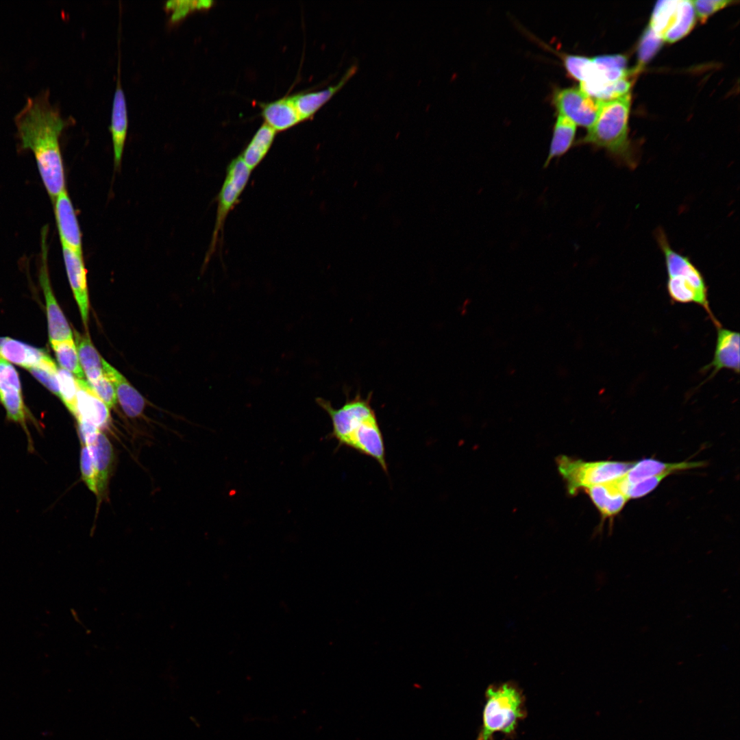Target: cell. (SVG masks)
<instances>
[{
	"mask_svg": "<svg viewBox=\"0 0 740 740\" xmlns=\"http://www.w3.org/2000/svg\"><path fill=\"white\" fill-rule=\"evenodd\" d=\"M695 15L691 1H660L654 9L650 27L663 40L674 42L691 31Z\"/></svg>",
	"mask_w": 740,
	"mask_h": 740,
	"instance_id": "cell-7",
	"label": "cell"
},
{
	"mask_svg": "<svg viewBox=\"0 0 740 740\" xmlns=\"http://www.w3.org/2000/svg\"><path fill=\"white\" fill-rule=\"evenodd\" d=\"M0 356L27 369L37 366L49 356L43 349L9 337H0Z\"/></svg>",
	"mask_w": 740,
	"mask_h": 740,
	"instance_id": "cell-21",
	"label": "cell"
},
{
	"mask_svg": "<svg viewBox=\"0 0 740 740\" xmlns=\"http://www.w3.org/2000/svg\"><path fill=\"white\" fill-rule=\"evenodd\" d=\"M703 462L665 463L653 458H645L634 463L633 465L622 476L628 483H634L641 480L660 475L669 476L680 471L701 467Z\"/></svg>",
	"mask_w": 740,
	"mask_h": 740,
	"instance_id": "cell-17",
	"label": "cell"
},
{
	"mask_svg": "<svg viewBox=\"0 0 740 740\" xmlns=\"http://www.w3.org/2000/svg\"><path fill=\"white\" fill-rule=\"evenodd\" d=\"M556 463L568 493L576 495L582 489L585 490L621 477L634 462L584 461L560 455L557 457Z\"/></svg>",
	"mask_w": 740,
	"mask_h": 740,
	"instance_id": "cell-5",
	"label": "cell"
},
{
	"mask_svg": "<svg viewBox=\"0 0 740 740\" xmlns=\"http://www.w3.org/2000/svg\"><path fill=\"white\" fill-rule=\"evenodd\" d=\"M717 338L713 360L703 367L702 371L712 369L708 379H712L722 369L739 373V333L722 325L716 327Z\"/></svg>",
	"mask_w": 740,
	"mask_h": 740,
	"instance_id": "cell-12",
	"label": "cell"
},
{
	"mask_svg": "<svg viewBox=\"0 0 740 740\" xmlns=\"http://www.w3.org/2000/svg\"><path fill=\"white\" fill-rule=\"evenodd\" d=\"M53 202L62 246L66 247L83 256L82 233L66 188L64 189Z\"/></svg>",
	"mask_w": 740,
	"mask_h": 740,
	"instance_id": "cell-13",
	"label": "cell"
},
{
	"mask_svg": "<svg viewBox=\"0 0 740 740\" xmlns=\"http://www.w3.org/2000/svg\"><path fill=\"white\" fill-rule=\"evenodd\" d=\"M552 101L558 114L588 129L596 120L601 103L577 87L556 90Z\"/></svg>",
	"mask_w": 740,
	"mask_h": 740,
	"instance_id": "cell-9",
	"label": "cell"
},
{
	"mask_svg": "<svg viewBox=\"0 0 740 740\" xmlns=\"http://www.w3.org/2000/svg\"><path fill=\"white\" fill-rule=\"evenodd\" d=\"M655 237L664 256L667 278L682 282L696 290L703 297L708 298V286L705 279L690 258L671 247L662 228L658 227L656 230Z\"/></svg>",
	"mask_w": 740,
	"mask_h": 740,
	"instance_id": "cell-8",
	"label": "cell"
},
{
	"mask_svg": "<svg viewBox=\"0 0 740 740\" xmlns=\"http://www.w3.org/2000/svg\"><path fill=\"white\" fill-rule=\"evenodd\" d=\"M79 363L88 382H92L104 375L102 358L92 345L88 334L74 330Z\"/></svg>",
	"mask_w": 740,
	"mask_h": 740,
	"instance_id": "cell-25",
	"label": "cell"
},
{
	"mask_svg": "<svg viewBox=\"0 0 740 740\" xmlns=\"http://www.w3.org/2000/svg\"><path fill=\"white\" fill-rule=\"evenodd\" d=\"M356 70L357 66L354 64L347 70L336 84L317 92L301 93L293 96L301 121L312 116L321 106L328 101L356 73Z\"/></svg>",
	"mask_w": 740,
	"mask_h": 740,
	"instance_id": "cell-20",
	"label": "cell"
},
{
	"mask_svg": "<svg viewBox=\"0 0 740 740\" xmlns=\"http://www.w3.org/2000/svg\"><path fill=\"white\" fill-rule=\"evenodd\" d=\"M62 249L69 282L77 304L82 321L86 326L89 313V298L86 269L83 256L64 246H62Z\"/></svg>",
	"mask_w": 740,
	"mask_h": 740,
	"instance_id": "cell-14",
	"label": "cell"
},
{
	"mask_svg": "<svg viewBox=\"0 0 740 740\" xmlns=\"http://www.w3.org/2000/svg\"><path fill=\"white\" fill-rule=\"evenodd\" d=\"M630 106V93L601 102L596 120L578 143L605 149L620 164L634 169L637 161L628 136Z\"/></svg>",
	"mask_w": 740,
	"mask_h": 740,
	"instance_id": "cell-3",
	"label": "cell"
},
{
	"mask_svg": "<svg viewBox=\"0 0 740 740\" xmlns=\"http://www.w3.org/2000/svg\"><path fill=\"white\" fill-rule=\"evenodd\" d=\"M28 370L47 389L60 397L58 382V369L50 356Z\"/></svg>",
	"mask_w": 740,
	"mask_h": 740,
	"instance_id": "cell-29",
	"label": "cell"
},
{
	"mask_svg": "<svg viewBox=\"0 0 740 740\" xmlns=\"http://www.w3.org/2000/svg\"><path fill=\"white\" fill-rule=\"evenodd\" d=\"M51 345L62 369L74 375L77 379H84L85 375L79 363L73 339L53 342Z\"/></svg>",
	"mask_w": 740,
	"mask_h": 740,
	"instance_id": "cell-27",
	"label": "cell"
},
{
	"mask_svg": "<svg viewBox=\"0 0 740 740\" xmlns=\"http://www.w3.org/2000/svg\"><path fill=\"white\" fill-rule=\"evenodd\" d=\"M91 452L98 478V501L101 500L107 489L112 465L114 453L111 443L101 431L92 444L88 446Z\"/></svg>",
	"mask_w": 740,
	"mask_h": 740,
	"instance_id": "cell-23",
	"label": "cell"
},
{
	"mask_svg": "<svg viewBox=\"0 0 740 740\" xmlns=\"http://www.w3.org/2000/svg\"><path fill=\"white\" fill-rule=\"evenodd\" d=\"M76 419H81L95 426L100 430L110 421L109 408L99 397L84 379H77Z\"/></svg>",
	"mask_w": 740,
	"mask_h": 740,
	"instance_id": "cell-15",
	"label": "cell"
},
{
	"mask_svg": "<svg viewBox=\"0 0 740 740\" xmlns=\"http://www.w3.org/2000/svg\"><path fill=\"white\" fill-rule=\"evenodd\" d=\"M0 402L10 420L20 423L28 433V417L25 406L19 377L14 367L0 356Z\"/></svg>",
	"mask_w": 740,
	"mask_h": 740,
	"instance_id": "cell-11",
	"label": "cell"
},
{
	"mask_svg": "<svg viewBox=\"0 0 740 740\" xmlns=\"http://www.w3.org/2000/svg\"><path fill=\"white\" fill-rule=\"evenodd\" d=\"M262 116L265 123L275 132L285 130L301 121L293 97L263 105Z\"/></svg>",
	"mask_w": 740,
	"mask_h": 740,
	"instance_id": "cell-22",
	"label": "cell"
},
{
	"mask_svg": "<svg viewBox=\"0 0 740 740\" xmlns=\"http://www.w3.org/2000/svg\"><path fill=\"white\" fill-rule=\"evenodd\" d=\"M47 257L46 230L44 229L42 235V258L39 281L45 298L49 338L51 343L73 339V337L69 323L53 293L47 269Z\"/></svg>",
	"mask_w": 740,
	"mask_h": 740,
	"instance_id": "cell-10",
	"label": "cell"
},
{
	"mask_svg": "<svg viewBox=\"0 0 740 740\" xmlns=\"http://www.w3.org/2000/svg\"><path fill=\"white\" fill-rule=\"evenodd\" d=\"M576 132V125L567 117L558 114L544 168L547 167L553 159L560 158L570 149L574 143Z\"/></svg>",
	"mask_w": 740,
	"mask_h": 740,
	"instance_id": "cell-24",
	"label": "cell"
},
{
	"mask_svg": "<svg viewBox=\"0 0 740 740\" xmlns=\"http://www.w3.org/2000/svg\"><path fill=\"white\" fill-rule=\"evenodd\" d=\"M482 726L477 740H492L493 735L513 734L526 716L525 699L515 684H493L486 691Z\"/></svg>",
	"mask_w": 740,
	"mask_h": 740,
	"instance_id": "cell-4",
	"label": "cell"
},
{
	"mask_svg": "<svg viewBox=\"0 0 740 740\" xmlns=\"http://www.w3.org/2000/svg\"><path fill=\"white\" fill-rule=\"evenodd\" d=\"M89 384L109 408L114 406L117 402L115 389L105 374Z\"/></svg>",
	"mask_w": 740,
	"mask_h": 740,
	"instance_id": "cell-33",
	"label": "cell"
},
{
	"mask_svg": "<svg viewBox=\"0 0 740 740\" xmlns=\"http://www.w3.org/2000/svg\"><path fill=\"white\" fill-rule=\"evenodd\" d=\"M101 361L104 374L114 386L124 412L132 418L140 415L145 406L144 397L119 371L103 358Z\"/></svg>",
	"mask_w": 740,
	"mask_h": 740,
	"instance_id": "cell-16",
	"label": "cell"
},
{
	"mask_svg": "<svg viewBox=\"0 0 740 740\" xmlns=\"http://www.w3.org/2000/svg\"><path fill=\"white\" fill-rule=\"evenodd\" d=\"M47 91L29 97L15 116L23 149L32 151L45 188L52 201L66 188L59 136L66 121L51 105Z\"/></svg>",
	"mask_w": 740,
	"mask_h": 740,
	"instance_id": "cell-1",
	"label": "cell"
},
{
	"mask_svg": "<svg viewBox=\"0 0 740 740\" xmlns=\"http://www.w3.org/2000/svg\"><path fill=\"white\" fill-rule=\"evenodd\" d=\"M60 398L67 409L75 417L77 415V384L76 378L69 371L58 370Z\"/></svg>",
	"mask_w": 740,
	"mask_h": 740,
	"instance_id": "cell-28",
	"label": "cell"
},
{
	"mask_svg": "<svg viewBox=\"0 0 740 740\" xmlns=\"http://www.w3.org/2000/svg\"><path fill=\"white\" fill-rule=\"evenodd\" d=\"M371 399V394L366 398L360 395L347 397L338 408L322 397L315 402L331 419L332 429L325 438L336 439V449L344 446L373 458L388 474L384 436Z\"/></svg>",
	"mask_w": 740,
	"mask_h": 740,
	"instance_id": "cell-2",
	"label": "cell"
},
{
	"mask_svg": "<svg viewBox=\"0 0 740 740\" xmlns=\"http://www.w3.org/2000/svg\"><path fill=\"white\" fill-rule=\"evenodd\" d=\"M127 130V112L125 98L121 83L118 79L114 95L110 131L116 166L121 162Z\"/></svg>",
	"mask_w": 740,
	"mask_h": 740,
	"instance_id": "cell-19",
	"label": "cell"
},
{
	"mask_svg": "<svg viewBox=\"0 0 740 740\" xmlns=\"http://www.w3.org/2000/svg\"><path fill=\"white\" fill-rule=\"evenodd\" d=\"M604 518L618 515L628 499L619 490L615 479L584 490Z\"/></svg>",
	"mask_w": 740,
	"mask_h": 740,
	"instance_id": "cell-18",
	"label": "cell"
},
{
	"mask_svg": "<svg viewBox=\"0 0 740 740\" xmlns=\"http://www.w3.org/2000/svg\"><path fill=\"white\" fill-rule=\"evenodd\" d=\"M691 2L694 8L695 14H697L700 19L703 22L705 21L708 16H710L715 12L724 8L730 3H733V1H731L724 0H697L691 1Z\"/></svg>",
	"mask_w": 740,
	"mask_h": 740,
	"instance_id": "cell-35",
	"label": "cell"
},
{
	"mask_svg": "<svg viewBox=\"0 0 740 740\" xmlns=\"http://www.w3.org/2000/svg\"><path fill=\"white\" fill-rule=\"evenodd\" d=\"M562 59L564 62V66L569 75L575 79L580 81V82H582L584 79L591 58L581 56L565 53L562 54Z\"/></svg>",
	"mask_w": 740,
	"mask_h": 740,
	"instance_id": "cell-32",
	"label": "cell"
},
{
	"mask_svg": "<svg viewBox=\"0 0 740 740\" xmlns=\"http://www.w3.org/2000/svg\"><path fill=\"white\" fill-rule=\"evenodd\" d=\"M210 1H171L166 6L173 10L172 19L177 20L184 16L190 10L208 8Z\"/></svg>",
	"mask_w": 740,
	"mask_h": 740,
	"instance_id": "cell-34",
	"label": "cell"
},
{
	"mask_svg": "<svg viewBox=\"0 0 740 740\" xmlns=\"http://www.w3.org/2000/svg\"><path fill=\"white\" fill-rule=\"evenodd\" d=\"M252 171L244 163L240 156L228 164L225 179L217 197L216 219L212 239L206 260L209 261L218 244L223 242L224 225L227 215L235 207L245 190Z\"/></svg>",
	"mask_w": 740,
	"mask_h": 740,
	"instance_id": "cell-6",
	"label": "cell"
},
{
	"mask_svg": "<svg viewBox=\"0 0 740 740\" xmlns=\"http://www.w3.org/2000/svg\"><path fill=\"white\" fill-rule=\"evenodd\" d=\"M78 432L82 445L89 446L95 441L101 430L95 426L81 419H77Z\"/></svg>",
	"mask_w": 740,
	"mask_h": 740,
	"instance_id": "cell-36",
	"label": "cell"
},
{
	"mask_svg": "<svg viewBox=\"0 0 740 740\" xmlns=\"http://www.w3.org/2000/svg\"><path fill=\"white\" fill-rule=\"evenodd\" d=\"M663 40L650 27L646 29L639 44V60L640 66L645 64L657 52Z\"/></svg>",
	"mask_w": 740,
	"mask_h": 740,
	"instance_id": "cell-31",
	"label": "cell"
},
{
	"mask_svg": "<svg viewBox=\"0 0 740 740\" xmlns=\"http://www.w3.org/2000/svg\"><path fill=\"white\" fill-rule=\"evenodd\" d=\"M82 478L88 488L98 496V478L93 458L88 446L82 445L80 453Z\"/></svg>",
	"mask_w": 740,
	"mask_h": 740,
	"instance_id": "cell-30",
	"label": "cell"
},
{
	"mask_svg": "<svg viewBox=\"0 0 740 740\" xmlns=\"http://www.w3.org/2000/svg\"><path fill=\"white\" fill-rule=\"evenodd\" d=\"M275 133L272 127L264 123L240 155L250 170L253 171L264 158L274 140Z\"/></svg>",
	"mask_w": 740,
	"mask_h": 740,
	"instance_id": "cell-26",
	"label": "cell"
}]
</instances>
